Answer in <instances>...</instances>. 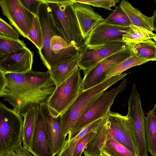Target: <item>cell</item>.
Masks as SVG:
<instances>
[{
    "label": "cell",
    "mask_w": 156,
    "mask_h": 156,
    "mask_svg": "<svg viewBox=\"0 0 156 156\" xmlns=\"http://www.w3.org/2000/svg\"><path fill=\"white\" fill-rule=\"evenodd\" d=\"M56 88L48 70L23 73L0 71V96L22 115L31 106L47 102Z\"/></svg>",
    "instance_id": "cell-1"
},
{
    "label": "cell",
    "mask_w": 156,
    "mask_h": 156,
    "mask_svg": "<svg viewBox=\"0 0 156 156\" xmlns=\"http://www.w3.org/2000/svg\"><path fill=\"white\" fill-rule=\"evenodd\" d=\"M37 16L39 18L43 37V46L38 52L43 64L48 69L57 67L78 57L79 50L73 45L57 54L51 51V38L55 35L61 37L62 36L48 6L44 2L40 5Z\"/></svg>",
    "instance_id": "cell-2"
},
{
    "label": "cell",
    "mask_w": 156,
    "mask_h": 156,
    "mask_svg": "<svg viewBox=\"0 0 156 156\" xmlns=\"http://www.w3.org/2000/svg\"><path fill=\"white\" fill-rule=\"evenodd\" d=\"M48 6L62 37L72 45H84L73 6V0H44Z\"/></svg>",
    "instance_id": "cell-3"
},
{
    "label": "cell",
    "mask_w": 156,
    "mask_h": 156,
    "mask_svg": "<svg viewBox=\"0 0 156 156\" xmlns=\"http://www.w3.org/2000/svg\"><path fill=\"white\" fill-rule=\"evenodd\" d=\"M126 84V79H123L118 86L101 93L92 101L84 109L72 127L66 141H70L90 124L106 116L115 98L125 90Z\"/></svg>",
    "instance_id": "cell-4"
},
{
    "label": "cell",
    "mask_w": 156,
    "mask_h": 156,
    "mask_svg": "<svg viewBox=\"0 0 156 156\" xmlns=\"http://www.w3.org/2000/svg\"><path fill=\"white\" fill-rule=\"evenodd\" d=\"M124 73L112 76L93 87L82 91L68 108L60 115L64 135L66 136L84 109L94 99L108 88L127 75Z\"/></svg>",
    "instance_id": "cell-5"
},
{
    "label": "cell",
    "mask_w": 156,
    "mask_h": 156,
    "mask_svg": "<svg viewBox=\"0 0 156 156\" xmlns=\"http://www.w3.org/2000/svg\"><path fill=\"white\" fill-rule=\"evenodd\" d=\"M23 117L0 102V155L22 140Z\"/></svg>",
    "instance_id": "cell-6"
},
{
    "label": "cell",
    "mask_w": 156,
    "mask_h": 156,
    "mask_svg": "<svg viewBox=\"0 0 156 156\" xmlns=\"http://www.w3.org/2000/svg\"><path fill=\"white\" fill-rule=\"evenodd\" d=\"M82 81L79 68L56 87L47 103L54 117H57L62 114L82 92Z\"/></svg>",
    "instance_id": "cell-7"
},
{
    "label": "cell",
    "mask_w": 156,
    "mask_h": 156,
    "mask_svg": "<svg viewBox=\"0 0 156 156\" xmlns=\"http://www.w3.org/2000/svg\"><path fill=\"white\" fill-rule=\"evenodd\" d=\"M130 120L137 149V156H148L145 130V115L139 94L135 85L133 86L128 100V112L126 115Z\"/></svg>",
    "instance_id": "cell-8"
},
{
    "label": "cell",
    "mask_w": 156,
    "mask_h": 156,
    "mask_svg": "<svg viewBox=\"0 0 156 156\" xmlns=\"http://www.w3.org/2000/svg\"><path fill=\"white\" fill-rule=\"evenodd\" d=\"M105 126L109 138L121 144L136 156L138 153L132 126L127 115L110 111Z\"/></svg>",
    "instance_id": "cell-9"
},
{
    "label": "cell",
    "mask_w": 156,
    "mask_h": 156,
    "mask_svg": "<svg viewBox=\"0 0 156 156\" xmlns=\"http://www.w3.org/2000/svg\"><path fill=\"white\" fill-rule=\"evenodd\" d=\"M133 55L128 47L106 58L84 73L82 91L97 86L105 80L106 75L114 67Z\"/></svg>",
    "instance_id": "cell-10"
},
{
    "label": "cell",
    "mask_w": 156,
    "mask_h": 156,
    "mask_svg": "<svg viewBox=\"0 0 156 156\" xmlns=\"http://www.w3.org/2000/svg\"><path fill=\"white\" fill-rule=\"evenodd\" d=\"M0 6L3 15L19 34L27 38L36 16L26 9L20 0H0Z\"/></svg>",
    "instance_id": "cell-11"
},
{
    "label": "cell",
    "mask_w": 156,
    "mask_h": 156,
    "mask_svg": "<svg viewBox=\"0 0 156 156\" xmlns=\"http://www.w3.org/2000/svg\"><path fill=\"white\" fill-rule=\"evenodd\" d=\"M128 47L124 41L111 42L102 45L81 48L79 56V68L84 73L106 58Z\"/></svg>",
    "instance_id": "cell-12"
},
{
    "label": "cell",
    "mask_w": 156,
    "mask_h": 156,
    "mask_svg": "<svg viewBox=\"0 0 156 156\" xmlns=\"http://www.w3.org/2000/svg\"><path fill=\"white\" fill-rule=\"evenodd\" d=\"M129 28V26L115 25L105 22L101 23L91 31L85 39L84 44L93 47L112 42L123 41V35Z\"/></svg>",
    "instance_id": "cell-13"
},
{
    "label": "cell",
    "mask_w": 156,
    "mask_h": 156,
    "mask_svg": "<svg viewBox=\"0 0 156 156\" xmlns=\"http://www.w3.org/2000/svg\"><path fill=\"white\" fill-rule=\"evenodd\" d=\"M34 53L27 47L8 54L0 55V71L23 73L32 69Z\"/></svg>",
    "instance_id": "cell-14"
},
{
    "label": "cell",
    "mask_w": 156,
    "mask_h": 156,
    "mask_svg": "<svg viewBox=\"0 0 156 156\" xmlns=\"http://www.w3.org/2000/svg\"><path fill=\"white\" fill-rule=\"evenodd\" d=\"M40 107L52 150L55 155H57L62 149L66 140L62 130L60 115L54 117L47 103L40 105Z\"/></svg>",
    "instance_id": "cell-15"
},
{
    "label": "cell",
    "mask_w": 156,
    "mask_h": 156,
    "mask_svg": "<svg viewBox=\"0 0 156 156\" xmlns=\"http://www.w3.org/2000/svg\"><path fill=\"white\" fill-rule=\"evenodd\" d=\"M28 151L34 156H55L52 150L44 122L40 112L37 118Z\"/></svg>",
    "instance_id": "cell-16"
},
{
    "label": "cell",
    "mask_w": 156,
    "mask_h": 156,
    "mask_svg": "<svg viewBox=\"0 0 156 156\" xmlns=\"http://www.w3.org/2000/svg\"><path fill=\"white\" fill-rule=\"evenodd\" d=\"M73 6L82 38L85 40L93 28L104 22L105 19L95 12L90 5L76 2L73 0Z\"/></svg>",
    "instance_id": "cell-17"
},
{
    "label": "cell",
    "mask_w": 156,
    "mask_h": 156,
    "mask_svg": "<svg viewBox=\"0 0 156 156\" xmlns=\"http://www.w3.org/2000/svg\"><path fill=\"white\" fill-rule=\"evenodd\" d=\"M40 109V105L31 106L22 115L23 117L22 142L23 146L27 150L30 145Z\"/></svg>",
    "instance_id": "cell-18"
},
{
    "label": "cell",
    "mask_w": 156,
    "mask_h": 156,
    "mask_svg": "<svg viewBox=\"0 0 156 156\" xmlns=\"http://www.w3.org/2000/svg\"><path fill=\"white\" fill-rule=\"evenodd\" d=\"M119 6L128 17L131 24L152 31L154 30L151 22V17L142 14L138 9L133 7L128 1L122 0Z\"/></svg>",
    "instance_id": "cell-19"
},
{
    "label": "cell",
    "mask_w": 156,
    "mask_h": 156,
    "mask_svg": "<svg viewBox=\"0 0 156 156\" xmlns=\"http://www.w3.org/2000/svg\"><path fill=\"white\" fill-rule=\"evenodd\" d=\"M106 122L99 127L95 135L87 144L83 151L85 156H95L101 154V149L106 140L109 138L105 125Z\"/></svg>",
    "instance_id": "cell-20"
},
{
    "label": "cell",
    "mask_w": 156,
    "mask_h": 156,
    "mask_svg": "<svg viewBox=\"0 0 156 156\" xmlns=\"http://www.w3.org/2000/svg\"><path fill=\"white\" fill-rule=\"evenodd\" d=\"M79 56L57 67L48 69L56 87L70 76L79 69Z\"/></svg>",
    "instance_id": "cell-21"
},
{
    "label": "cell",
    "mask_w": 156,
    "mask_h": 156,
    "mask_svg": "<svg viewBox=\"0 0 156 156\" xmlns=\"http://www.w3.org/2000/svg\"><path fill=\"white\" fill-rule=\"evenodd\" d=\"M107 120V116L90 124L76 136L69 141H66L63 148L56 156H72L73 149L78 142L84 136L90 132H96Z\"/></svg>",
    "instance_id": "cell-22"
},
{
    "label": "cell",
    "mask_w": 156,
    "mask_h": 156,
    "mask_svg": "<svg viewBox=\"0 0 156 156\" xmlns=\"http://www.w3.org/2000/svg\"><path fill=\"white\" fill-rule=\"evenodd\" d=\"M145 130L147 151L156 156V117L152 110L145 117Z\"/></svg>",
    "instance_id": "cell-23"
},
{
    "label": "cell",
    "mask_w": 156,
    "mask_h": 156,
    "mask_svg": "<svg viewBox=\"0 0 156 156\" xmlns=\"http://www.w3.org/2000/svg\"><path fill=\"white\" fill-rule=\"evenodd\" d=\"M126 44L138 56L149 61H156V43L151 39Z\"/></svg>",
    "instance_id": "cell-24"
},
{
    "label": "cell",
    "mask_w": 156,
    "mask_h": 156,
    "mask_svg": "<svg viewBox=\"0 0 156 156\" xmlns=\"http://www.w3.org/2000/svg\"><path fill=\"white\" fill-rule=\"evenodd\" d=\"M129 27V30L122 37V40L126 44L151 39L156 35L152 31L133 24L130 25Z\"/></svg>",
    "instance_id": "cell-25"
},
{
    "label": "cell",
    "mask_w": 156,
    "mask_h": 156,
    "mask_svg": "<svg viewBox=\"0 0 156 156\" xmlns=\"http://www.w3.org/2000/svg\"><path fill=\"white\" fill-rule=\"evenodd\" d=\"M148 61L133 53L132 56L116 65L109 71L106 75L105 80L112 76L119 75L132 67L141 65Z\"/></svg>",
    "instance_id": "cell-26"
},
{
    "label": "cell",
    "mask_w": 156,
    "mask_h": 156,
    "mask_svg": "<svg viewBox=\"0 0 156 156\" xmlns=\"http://www.w3.org/2000/svg\"><path fill=\"white\" fill-rule=\"evenodd\" d=\"M101 154L106 156H136L111 138L106 140L101 149Z\"/></svg>",
    "instance_id": "cell-27"
},
{
    "label": "cell",
    "mask_w": 156,
    "mask_h": 156,
    "mask_svg": "<svg viewBox=\"0 0 156 156\" xmlns=\"http://www.w3.org/2000/svg\"><path fill=\"white\" fill-rule=\"evenodd\" d=\"M27 47L23 41L0 34V55L9 54Z\"/></svg>",
    "instance_id": "cell-28"
},
{
    "label": "cell",
    "mask_w": 156,
    "mask_h": 156,
    "mask_svg": "<svg viewBox=\"0 0 156 156\" xmlns=\"http://www.w3.org/2000/svg\"><path fill=\"white\" fill-rule=\"evenodd\" d=\"M27 38L31 41L40 51L43 47V37L38 17L34 18Z\"/></svg>",
    "instance_id": "cell-29"
},
{
    "label": "cell",
    "mask_w": 156,
    "mask_h": 156,
    "mask_svg": "<svg viewBox=\"0 0 156 156\" xmlns=\"http://www.w3.org/2000/svg\"><path fill=\"white\" fill-rule=\"evenodd\" d=\"M105 22L111 24L123 26H129L130 20L126 13L119 5L113 12L105 19Z\"/></svg>",
    "instance_id": "cell-30"
},
{
    "label": "cell",
    "mask_w": 156,
    "mask_h": 156,
    "mask_svg": "<svg viewBox=\"0 0 156 156\" xmlns=\"http://www.w3.org/2000/svg\"><path fill=\"white\" fill-rule=\"evenodd\" d=\"M75 1L87 4L94 7L102 8L109 10H112L111 8L115 6V5L119 2V0H75Z\"/></svg>",
    "instance_id": "cell-31"
},
{
    "label": "cell",
    "mask_w": 156,
    "mask_h": 156,
    "mask_svg": "<svg viewBox=\"0 0 156 156\" xmlns=\"http://www.w3.org/2000/svg\"><path fill=\"white\" fill-rule=\"evenodd\" d=\"M71 45L64 39L58 35L53 36L51 38L50 48L51 51L55 54H57L64 49Z\"/></svg>",
    "instance_id": "cell-32"
},
{
    "label": "cell",
    "mask_w": 156,
    "mask_h": 156,
    "mask_svg": "<svg viewBox=\"0 0 156 156\" xmlns=\"http://www.w3.org/2000/svg\"><path fill=\"white\" fill-rule=\"evenodd\" d=\"M97 131L90 132L83 137L75 146L72 156H81L87 144L95 135Z\"/></svg>",
    "instance_id": "cell-33"
},
{
    "label": "cell",
    "mask_w": 156,
    "mask_h": 156,
    "mask_svg": "<svg viewBox=\"0 0 156 156\" xmlns=\"http://www.w3.org/2000/svg\"><path fill=\"white\" fill-rule=\"evenodd\" d=\"M0 34L16 38H18L19 37L16 30L13 29L1 18H0Z\"/></svg>",
    "instance_id": "cell-34"
},
{
    "label": "cell",
    "mask_w": 156,
    "mask_h": 156,
    "mask_svg": "<svg viewBox=\"0 0 156 156\" xmlns=\"http://www.w3.org/2000/svg\"><path fill=\"white\" fill-rule=\"evenodd\" d=\"M0 156H33L21 143Z\"/></svg>",
    "instance_id": "cell-35"
},
{
    "label": "cell",
    "mask_w": 156,
    "mask_h": 156,
    "mask_svg": "<svg viewBox=\"0 0 156 156\" xmlns=\"http://www.w3.org/2000/svg\"><path fill=\"white\" fill-rule=\"evenodd\" d=\"M20 2L29 11L37 16L40 5L44 3V0H20Z\"/></svg>",
    "instance_id": "cell-36"
},
{
    "label": "cell",
    "mask_w": 156,
    "mask_h": 156,
    "mask_svg": "<svg viewBox=\"0 0 156 156\" xmlns=\"http://www.w3.org/2000/svg\"><path fill=\"white\" fill-rule=\"evenodd\" d=\"M151 22L154 31H156V10L153 12V15L151 17Z\"/></svg>",
    "instance_id": "cell-37"
},
{
    "label": "cell",
    "mask_w": 156,
    "mask_h": 156,
    "mask_svg": "<svg viewBox=\"0 0 156 156\" xmlns=\"http://www.w3.org/2000/svg\"><path fill=\"white\" fill-rule=\"evenodd\" d=\"M152 110L154 113L155 116L156 117V104H155L154 108Z\"/></svg>",
    "instance_id": "cell-38"
},
{
    "label": "cell",
    "mask_w": 156,
    "mask_h": 156,
    "mask_svg": "<svg viewBox=\"0 0 156 156\" xmlns=\"http://www.w3.org/2000/svg\"><path fill=\"white\" fill-rule=\"evenodd\" d=\"M152 39H154V41L156 42V35L153 37Z\"/></svg>",
    "instance_id": "cell-39"
},
{
    "label": "cell",
    "mask_w": 156,
    "mask_h": 156,
    "mask_svg": "<svg viewBox=\"0 0 156 156\" xmlns=\"http://www.w3.org/2000/svg\"><path fill=\"white\" fill-rule=\"evenodd\" d=\"M95 156H105L104 154H101L100 155H98Z\"/></svg>",
    "instance_id": "cell-40"
}]
</instances>
